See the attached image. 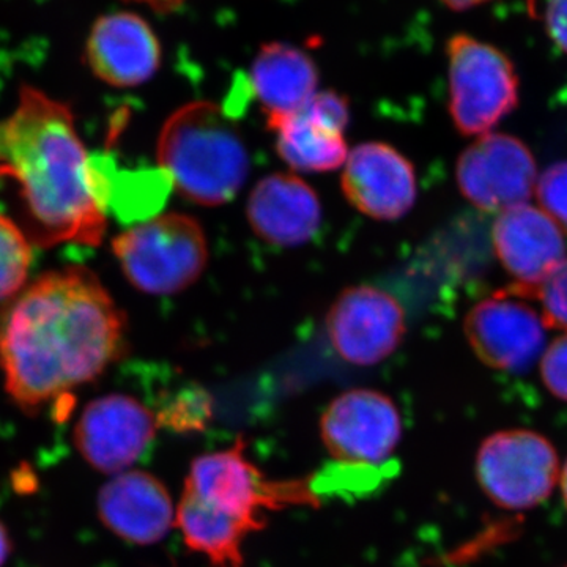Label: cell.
Listing matches in <instances>:
<instances>
[{"mask_svg": "<svg viewBox=\"0 0 567 567\" xmlns=\"http://www.w3.org/2000/svg\"><path fill=\"white\" fill-rule=\"evenodd\" d=\"M158 162L183 197L207 207L234 199L249 173L240 133L226 112L208 102L185 104L167 118Z\"/></svg>", "mask_w": 567, "mask_h": 567, "instance_id": "obj_3", "label": "cell"}, {"mask_svg": "<svg viewBox=\"0 0 567 567\" xmlns=\"http://www.w3.org/2000/svg\"><path fill=\"white\" fill-rule=\"evenodd\" d=\"M125 316L95 275L69 267L40 276L0 309V372L24 412L73 406V391L125 353Z\"/></svg>", "mask_w": 567, "mask_h": 567, "instance_id": "obj_1", "label": "cell"}, {"mask_svg": "<svg viewBox=\"0 0 567 567\" xmlns=\"http://www.w3.org/2000/svg\"><path fill=\"white\" fill-rule=\"evenodd\" d=\"M175 527L186 547L204 555L213 567H245L246 539L264 529L207 505L188 488H183L175 511Z\"/></svg>", "mask_w": 567, "mask_h": 567, "instance_id": "obj_20", "label": "cell"}, {"mask_svg": "<svg viewBox=\"0 0 567 567\" xmlns=\"http://www.w3.org/2000/svg\"><path fill=\"white\" fill-rule=\"evenodd\" d=\"M442 2L450 7L451 10L464 11L473 9V7L483 6L488 0H442Z\"/></svg>", "mask_w": 567, "mask_h": 567, "instance_id": "obj_30", "label": "cell"}, {"mask_svg": "<svg viewBox=\"0 0 567 567\" xmlns=\"http://www.w3.org/2000/svg\"><path fill=\"white\" fill-rule=\"evenodd\" d=\"M99 516L115 536L152 546L175 527V511L169 491L147 472L128 470L112 477L99 495Z\"/></svg>", "mask_w": 567, "mask_h": 567, "instance_id": "obj_16", "label": "cell"}, {"mask_svg": "<svg viewBox=\"0 0 567 567\" xmlns=\"http://www.w3.org/2000/svg\"><path fill=\"white\" fill-rule=\"evenodd\" d=\"M320 436L339 464L377 466L388 461L401 442V413L380 391L350 390L324 410Z\"/></svg>", "mask_w": 567, "mask_h": 567, "instance_id": "obj_8", "label": "cell"}, {"mask_svg": "<svg viewBox=\"0 0 567 567\" xmlns=\"http://www.w3.org/2000/svg\"><path fill=\"white\" fill-rule=\"evenodd\" d=\"M0 181L13 183L18 226L32 245L96 246L103 240L106 213L66 104L22 89L18 106L0 121Z\"/></svg>", "mask_w": 567, "mask_h": 567, "instance_id": "obj_2", "label": "cell"}, {"mask_svg": "<svg viewBox=\"0 0 567 567\" xmlns=\"http://www.w3.org/2000/svg\"><path fill=\"white\" fill-rule=\"evenodd\" d=\"M540 377L550 394L567 402V334L547 347L540 358Z\"/></svg>", "mask_w": 567, "mask_h": 567, "instance_id": "obj_26", "label": "cell"}, {"mask_svg": "<svg viewBox=\"0 0 567 567\" xmlns=\"http://www.w3.org/2000/svg\"><path fill=\"white\" fill-rule=\"evenodd\" d=\"M87 62L96 78L114 87H136L162 65V47L147 21L133 13H112L93 24Z\"/></svg>", "mask_w": 567, "mask_h": 567, "instance_id": "obj_17", "label": "cell"}, {"mask_svg": "<svg viewBox=\"0 0 567 567\" xmlns=\"http://www.w3.org/2000/svg\"><path fill=\"white\" fill-rule=\"evenodd\" d=\"M537 200L543 210L567 230V162L547 167L536 183Z\"/></svg>", "mask_w": 567, "mask_h": 567, "instance_id": "obj_25", "label": "cell"}, {"mask_svg": "<svg viewBox=\"0 0 567 567\" xmlns=\"http://www.w3.org/2000/svg\"><path fill=\"white\" fill-rule=\"evenodd\" d=\"M317 84L315 61L292 44H265L254 59L251 89L267 115L300 110L316 95Z\"/></svg>", "mask_w": 567, "mask_h": 567, "instance_id": "obj_19", "label": "cell"}, {"mask_svg": "<svg viewBox=\"0 0 567 567\" xmlns=\"http://www.w3.org/2000/svg\"><path fill=\"white\" fill-rule=\"evenodd\" d=\"M450 114L464 136H484L517 107L518 78L505 52L458 33L446 47Z\"/></svg>", "mask_w": 567, "mask_h": 567, "instance_id": "obj_6", "label": "cell"}, {"mask_svg": "<svg viewBox=\"0 0 567 567\" xmlns=\"http://www.w3.org/2000/svg\"><path fill=\"white\" fill-rule=\"evenodd\" d=\"M158 416L159 427L175 432L204 431L212 417V401L203 390L183 391L173 402L163 406Z\"/></svg>", "mask_w": 567, "mask_h": 567, "instance_id": "obj_23", "label": "cell"}, {"mask_svg": "<svg viewBox=\"0 0 567 567\" xmlns=\"http://www.w3.org/2000/svg\"><path fill=\"white\" fill-rule=\"evenodd\" d=\"M136 2L145 3V6L152 7L155 10L169 11L177 9L185 0H136Z\"/></svg>", "mask_w": 567, "mask_h": 567, "instance_id": "obj_29", "label": "cell"}, {"mask_svg": "<svg viewBox=\"0 0 567 567\" xmlns=\"http://www.w3.org/2000/svg\"><path fill=\"white\" fill-rule=\"evenodd\" d=\"M341 183L347 199L358 212L382 221L402 218L416 200L413 164L382 142L354 147Z\"/></svg>", "mask_w": 567, "mask_h": 567, "instance_id": "obj_15", "label": "cell"}, {"mask_svg": "<svg viewBox=\"0 0 567 567\" xmlns=\"http://www.w3.org/2000/svg\"><path fill=\"white\" fill-rule=\"evenodd\" d=\"M159 423L156 412L128 394H106L82 410L74 445L89 465L121 475L147 451Z\"/></svg>", "mask_w": 567, "mask_h": 567, "instance_id": "obj_9", "label": "cell"}, {"mask_svg": "<svg viewBox=\"0 0 567 567\" xmlns=\"http://www.w3.org/2000/svg\"><path fill=\"white\" fill-rule=\"evenodd\" d=\"M11 551V540L9 533H7V528L3 527L2 522H0V567L3 566V563L7 561V558L10 557Z\"/></svg>", "mask_w": 567, "mask_h": 567, "instance_id": "obj_28", "label": "cell"}, {"mask_svg": "<svg viewBox=\"0 0 567 567\" xmlns=\"http://www.w3.org/2000/svg\"><path fill=\"white\" fill-rule=\"evenodd\" d=\"M32 241L10 216L0 215V301L21 292L32 264Z\"/></svg>", "mask_w": 567, "mask_h": 567, "instance_id": "obj_22", "label": "cell"}, {"mask_svg": "<svg viewBox=\"0 0 567 567\" xmlns=\"http://www.w3.org/2000/svg\"><path fill=\"white\" fill-rule=\"evenodd\" d=\"M327 330L336 353L347 363L379 364L404 339V309L385 290L350 287L331 306Z\"/></svg>", "mask_w": 567, "mask_h": 567, "instance_id": "obj_11", "label": "cell"}, {"mask_svg": "<svg viewBox=\"0 0 567 567\" xmlns=\"http://www.w3.org/2000/svg\"><path fill=\"white\" fill-rule=\"evenodd\" d=\"M126 279L142 292H182L203 275L208 260L200 224L182 213H167L130 227L112 241Z\"/></svg>", "mask_w": 567, "mask_h": 567, "instance_id": "obj_5", "label": "cell"}, {"mask_svg": "<svg viewBox=\"0 0 567 567\" xmlns=\"http://www.w3.org/2000/svg\"><path fill=\"white\" fill-rule=\"evenodd\" d=\"M527 298L540 301L547 328H558L567 333V259L533 289L525 300Z\"/></svg>", "mask_w": 567, "mask_h": 567, "instance_id": "obj_24", "label": "cell"}, {"mask_svg": "<svg viewBox=\"0 0 567 567\" xmlns=\"http://www.w3.org/2000/svg\"><path fill=\"white\" fill-rule=\"evenodd\" d=\"M492 241L499 262L516 278V284L506 292L524 300L566 260L561 227L546 212L532 205H518L499 213L492 229Z\"/></svg>", "mask_w": 567, "mask_h": 567, "instance_id": "obj_14", "label": "cell"}, {"mask_svg": "<svg viewBox=\"0 0 567 567\" xmlns=\"http://www.w3.org/2000/svg\"><path fill=\"white\" fill-rule=\"evenodd\" d=\"M456 178L470 203L484 212L503 213L524 205L535 192V156L517 137L484 134L458 156Z\"/></svg>", "mask_w": 567, "mask_h": 567, "instance_id": "obj_10", "label": "cell"}, {"mask_svg": "<svg viewBox=\"0 0 567 567\" xmlns=\"http://www.w3.org/2000/svg\"><path fill=\"white\" fill-rule=\"evenodd\" d=\"M546 328L524 298L499 290L466 315L465 334L488 368L520 372L535 363L546 344Z\"/></svg>", "mask_w": 567, "mask_h": 567, "instance_id": "obj_12", "label": "cell"}, {"mask_svg": "<svg viewBox=\"0 0 567 567\" xmlns=\"http://www.w3.org/2000/svg\"><path fill=\"white\" fill-rule=\"evenodd\" d=\"M248 219L254 233L268 244L303 245L322 221L315 189L292 174H274L257 183L249 196Z\"/></svg>", "mask_w": 567, "mask_h": 567, "instance_id": "obj_18", "label": "cell"}, {"mask_svg": "<svg viewBox=\"0 0 567 567\" xmlns=\"http://www.w3.org/2000/svg\"><path fill=\"white\" fill-rule=\"evenodd\" d=\"M561 475L550 440L528 429L495 432L481 443L477 483L496 506L527 511L543 505Z\"/></svg>", "mask_w": 567, "mask_h": 567, "instance_id": "obj_7", "label": "cell"}, {"mask_svg": "<svg viewBox=\"0 0 567 567\" xmlns=\"http://www.w3.org/2000/svg\"><path fill=\"white\" fill-rule=\"evenodd\" d=\"M185 488L229 516L267 527L264 514L286 507H319L311 480H271L246 457V440L194 458Z\"/></svg>", "mask_w": 567, "mask_h": 567, "instance_id": "obj_4", "label": "cell"}, {"mask_svg": "<svg viewBox=\"0 0 567 567\" xmlns=\"http://www.w3.org/2000/svg\"><path fill=\"white\" fill-rule=\"evenodd\" d=\"M96 196L104 213L115 212L122 221L142 219L162 208L169 193V175L164 171L112 174L110 164L92 162Z\"/></svg>", "mask_w": 567, "mask_h": 567, "instance_id": "obj_21", "label": "cell"}, {"mask_svg": "<svg viewBox=\"0 0 567 567\" xmlns=\"http://www.w3.org/2000/svg\"><path fill=\"white\" fill-rule=\"evenodd\" d=\"M544 24L550 40L567 54V0H547Z\"/></svg>", "mask_w": 567, "mask_h": 567, "instance_id": "obj_27", "label": "cell"}, {"mask_svg": "<svg viewBox=\"0 0 567 567\" xmlns=\"http://www.w3.org/2000/svg\"><path fill=\"white\" fill-rule=\"evenodd\" d=\"M559 486H561V495L567 509V462L561 468V475H559Z\"/></svg>", "mask_w": 567, "mask_h": 567, "instance_id": "obj_31", "label": "cell"}, {"mask_svg": "<svg viewBox=\"0 0 567 567\" xmlns=\"http://www.w3.org/2000/svg\"><path fill=\"white\" fill-rule=\"evenodd\" d=\"M349 117V102L330 91L316 93L298 111L267 115V123L284 162L305 173H327L349 158L344 140Z\"/></svg>", "mask_w": 567, "mask_h": 567, "instance_id": "obj_13", "label": "cell"}]
</instances>
